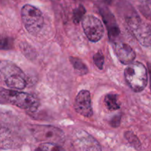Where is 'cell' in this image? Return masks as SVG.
<instances>
[{
    "instance_id": "cell-1",
    "label": "cell",
    "mask_w": 151,
    "mask_h": 151,
    "mask_svg": "<svg viewBox=\"0 0 151 151\" xmlns=\"http://www.w3.org/2000/svg\"><path fill=\"white\" fill-rule=\"evenodd\" d=\"M0 81L13 89L22 90L27 84L22 69L9 60L0 61Z\"/></svg>"
},
{
    "instance_id": "cell-2",
    "label": "cell",
    "mask_w": 151,
    "mask_h": 151,
    "mask_svg": "<svg viewBox=\"0 0 151 151\" xmlns=\"http://www.w3.org/2000/svg\"><path fill=\"white\" fill-rule=\"evenodd\" d=\"M125 19L134 37L142 46L146 47H151V29L147 24L143 22L136 12L131 9L126 10L125 13Z\"/></svg>"
},
{
    "instance_id": "cell-3",
    "label": "cell",
    "mask_w": 151,
    "mask_h": 151,
    "mask_svg": "<svg viewBox=\"0 0 151 151\" xmlns=\"http://www.w3.org/2000/svg\"><path fill=\"white\" fill-rule=\"evenodd\" d=\"M125 78L133 91L141 92L147 85V69L140 62H132L125 68Z\"/></svg>"
},
{
    "instance_id": "cell-4",
    "label": "cell",
    "mask_w": 151,
    "mask_h": 151,
    "mask_svg": "<svg viewBox=\"0 0 151 151\" xmlns=\"http://www.w3.org/2000/svg\"><path fill=\"white\" fill-rule=\"evenodd\" d=\"M0 94L6 102L24 110L35 111L39 106L38 100L27 93L0 88Z\"/></svg>"
},
{
    "instance_id": "cell-5",
    "label": "cell",
    "mask_w": 151,
    "mask_h": 151,
    "mask_svg": "<svg viewBox=\"0 0 151 151\" xmlns=\"http://www.w3.org/2000/svg\"><path fill=\"white\" fill-rule=\"evenodd\" d=\"M22 19L27 31L37 35L44 26V16L41 10L31 4H25L22 9Z\"/></svg>"
},
{
    "instance_id": "cell-6",
    "label": "cell",
    "mask_w": 151,
    "mask_h": 151,
    "mask_svg": "<svg viewBox=\"0 0 151 151\" xmlns=\"http://www.w3.org/2000/svg\"><path fill=\"white\" fill-rule=\"evenodd\" d=\"M31 133L34 138L38 141L61 145L65 141L64 133L59 128L52 125H30Z\"/></svg>"
},
{
    "instance_id": "cell-7",
    "label": "cell",
    "mask_w": 151,
    "mask_h": 151,
    "mask_svg": "<svg viewBox=\"0 0 151 151\" xmlns=\"http://www.w3.org/2000/svg\"><path fill=\"white\" fill-rule=\"evenodd\" d=\"M84 32L88 40L92 42L100 41L104 35V27L101 21L96 16L88 15L82 19Z\"/></svg>"
},
{
    "instance_id": "cell-8",
    "label": "cell",
    "mask_w": 151,
    "mask_h": 151,
    "mask_svg": "<svg viewBox=\"0 0 151 151\" xmlns=\"http://www.w3.org/2000/svg\"><path fill=\"white\" fill-rule=\"evenodd\" d=\"M75 148L81 150H100L99 143L88 133L80 131L75 134L72 139Z\"/></svg>"
},
{
    "instance_id": "cell-9",
    "label": "cell",
    "mask_w": 151,
    "mask_h": 151,
    "mask_svg": "<svg viewBox=\"0 0 151 151\" xmlns=\"http://www.w3.org/2000/svg\"><path fill=\"white\" fill-rule=\"evenodd\" d=\"M74 108L77 113L85 117H91L92 116L93 109L89 91L87 90H81L78 93L75 97Z\"/></svg>"
},
{
    "instance_id": "cell-10",
    "label": "cell",
    "mask_w": 151,
    "mask_h": 151,
    "mask_svg": "<svg viewBox=\"0 0 151 151\" xmlns=\"http://www.w3.org/2000/svg\"><path fill=\"white\" fill-rule=\"evenodd\" d=\"M115 53L119 61L125 65H128L134 61L136 58V52L132 47L126 43L117 41L114 45Z\"/></svg>"
},
{
    "instance_id": "cell-11",
    "label": "cell",
    "mask_w": 151,
    "mask_h": 151,
    "mask_svg": "<svg viewBox=\"0 0 151 151\" xmlns=\"http://www.w3.org/2000/svg\"><path fill=\"white\" fill-rule=\"evenodd\" d=\"M100 12H101L102 16H103V20L106 24V27H107L109 38L111 41H114L120 34V30L116 24V20H115L113 14L106 7L101 8Z\"/></svg>"
},
{
    "instance_id": "cell-12",
    "label": "cell",
    "mask_w": 151,
    "mask_h": 151,
    "mask_svg": "<svg viewBox=\"0 0 151 151\" xmlns=\"http://www.w3.org/2000/svg\"><path fill=\"white\" fill-rule=\"evenodd\" d=\"M104 102L106 108L111 111L118 110L120 108V105L118 101L117 95L115 94H108L105 97Z\"/></svg>"
},
{
    "instance_id": "cell-13",
    "label": "cell",
    "mask_w": 151,
    "mask_h": 151,
    "mask_svg": "<svg viewBox=\"0 0 151 151\" xmlns=\"http://www.w3.org/2000/svg\"><path fill=\"white\" fill-rule=\"evenodd\" d=\"M71 63L72 64L73 67L75 68V70L81 75H86L88 72V67L86 66V65L82 61L80 58L76 57H70L69 58Z\"/></svg>"
},
{
    "instance_id": "cell-14",
    "label": "cell",
    "mask_w": 151,
    "mask_h": 151,
    "mask_svg": "<svg viewBox=\"0 0 151 151\" xmlns=\"http://www.w3.org/2000/svg\"><path fill=\"white\" fill-rule=\"evenodd\" d=\"M86 9L83 5H79L73 11V22L75 24H79L84 17L86 13Z\"/></svg>"
},
{
    "instance_id": "cell-15",
    "label": "cell",
    "mask_w": 151,
    "mask_h": 151,
    "mask_svg": "<svg viewBox=\"0 0 151 151\" xmlns=\"http://www.w3.org/2000/svg\"><path fill=\"white\" fill-rule=\"evenodd\" d=\"M125 137L127 139V140L129 142L130 144L132 145L136 148H139L140 146H141V143L134 133L131 132V131H127L125 134Z\"/></svg>"
},
{
    "instance_id": "cell-16",
    "label": "cell",
    "mask_w": 151,
    "mask_h": 151,
    "mask_svg": "<svg viewBox=\"0 0 151 151\" xmlns=\"http://www.w3.org/2000/svg\"><path fill=\"white\" fill-rule=\"evenodd\" d=\"M37 150L53 151V150H63V149H62V147H60L58 145H56V144H54V143H51V142H46L44 143V144L41 145Z\"/></svg>"
},
{
    "instance_id": "cell-17",
    "label": "cell",
    "mask_w": 151,
    "mask_h": 151,
    "mask_svg": "<svg viewBox=\"0 0 151 151\" xmlns=\"http://www.w3.org/2000/svg\"><path fill=\"white\" fill-rule=\"evenodd\" d=\"M93 58H94V62L97 67L100 69H103V66H104V56L103 53L98 52L94 55Z\"/></svg>"
},
{
    "instance_id": "cell-18",
    "label": "cell",
    "mask_w": 151,
    "mask_h": 151,
    "mask_svg": "<svg viewBox=\"0 0 151 151\" xmlns=\"http://www.w3.org/2000/svg\"><path fill=\"white\" fill-rule=\"evenodd\" d=\"M11 47V41L9 38L0 35V50H8Z\"/></svg>"
},
{
    "instance_id": "cell-19",
    "label": "cell",
    "mask_w": 151,
    "mask_h": 151,
    "mask_svg": "<svg viewBox=\"0 0 151 151\" xmlns=\"http://www.w3.org/2000/svg\"><path fill=\"white\" fill-rule=\"evenodd\" d=\"M120 121H121L120 114L116 115V116L111 119L110 124L112 127H114V128H117V127L119 125V124H120Z\"/></svg>"
},
{
    "instance_id": "cell-20",
    "label": "cell",
    "mask_w": 151,
    "mask_h": 151,
    "mask_svg": "<svg viewBox=\"0 0 151 151\" xmlns=\"http://www.w3.org/2000/svg\"><path fill=\"white\" fill-rule=\"evenodd\" d=\"M147 69H148L149 75H150V87L151 90V63H147Z\"/></svg>"
},
{
    "instance_id": "cell-21",
    "label": "cell",
    "mask_w": 151,
    "mask_h": 151,
    "mask_svg": "<svg viewBox=\"0 0 151 151\" xmlns=\"http://www.w3.org/2000/svg\"><path fill=\"white\" fill-rule=\"evenodd\" d=\"M5 100H4V98H3L2 97H1V94H0V103H5Z\"/></svg>"
}]
</instances>
